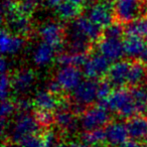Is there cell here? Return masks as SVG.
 Returning a JSON list of instances; mask_svg holds the SVG:
<instances>
[{
    "label": "cell",
    "mask_w": 147,
    "mask_h": 147,
    "mask_svg": "<svg viewBox=\"0 0 147 147\" xmlns=\"http://www.w3.org/2000/svg\"><path fill=\"white\" fill-rule=\"evenodd\" d=\"M113 86L108 80H102L98 83V91H97V98L100 102L107 100L111 94L113 93L112 91Z\"/></svg>",
    "instance_id": "4dcf8cb0"
},
{
    "label": "cell",
    "mask_w": 147,
    "mask_h": 147,
    "mask_svg": "<svg viewBox=\"0 0 147 147\" xmlns=\"http://www.w3.org/2000/svg\"><path fill=\"white\" fill-rule=\"evenodd\" d=\"M82 142L90 147H105L107 144L105 130L102 128L91 131H85L82 135Z\"/></svg>",
    "instance_id": "484cf974"
},
{
    "label": "cell",
    "mask_w": 147,
    "mask_h": 147,
    "mask_svg": "<svg viewBox=\"0 0 147 147\" xmlns=\"http://www.w3.org/2000/svg\"><path fill=\"white\" fill-rule=\"evenodd\" d=\"M138 143L139 142H137V141L130 140V141H126V142L121 144L120 146H118V147H137L138 146Z\"/></svg>",
    "instance_id": "ab89813d"
},
{
    "label": "cell",
    "mask_w": 147,
    "mask_h": 147,
    "mask_svg": "<svg viewBox=\"0 0 147 147\" xmlns=\"http://www.w3.org/2000/svg\"><path fill=\"white\" fill-rule=\"evenodd\" d=\"M0 69H1V74H6L7 69H8V63L4 57H2L0 61Z\"/></svg>",
    "instance_id": "f35d334b"
},
{
    "label": "cell",
    "mask_w": 147,
    "mask_h": 147,
    "mask_svg": "<svg viewBox=\"0 0 147 147\" xmlns=\"http://www.w3.org/2000/svg\"><path fill=\"white\" fill-rule=\"evenodd\" d=\"M125 33V29L124 26L121 25L120 22H113L111 25H109L108 27L104 28L103 31V35L102 36L105 37H109V38H117V39H121L122 35Z\"/></svg>",
    "instance_id": "f1b7e54d"
},
{
    "label": "cell",
    "mask_w": 147,
    "mask_h": 147,
    "mask_svg": "<svg viewBox=\"0 0 147 147\" xmlns=\"http://www.w3.org/2000/svg\"><path fill=\"white\" fill-rule=\"evenodd\" d=\"M100 105L104 106L109 111L115 112L120 117L129 119L138 115L137 109L133 102L131 91L126 88H119L113 91L111 96L107 100L100 102Z\"/></svg>",
    "instance_id": "6da1fadb"
},
{
    "label": "cell",
    "mask_w": 147,
    "mask_h": 147,
    "mask_svg": "<svg viewBox=\"0 0 147 147\" xmlns=\"http://www.w3.org/2000/svg\"><path fill=\"white\" fill-rule=\"evenodd\" d=\"M130 91L138 114L145 113L147 109V87L139 85L136 87H132Z\"/></svg>",
    "instance_id": "4316f807"
},
{
    "label": "cell",
    "mask_w": 147,
    "mask_h": 147,
    "mask_svg": "<svg viewBox=\"0 0 147 147\" xmlns=\"http://www.w3.org/2000/svg\"><path fill=\"white\" fill-rule=\"evenodd\" d=\"M55 147H67V145L65 144L63 142H57V144L55 145Z\"/></svg>",
    "instance_id": "f6af8a7d"
},
{
    "label": "cell",
    "mask_w": 147,
    "mask_h": 147,
    "mask_svg": "<svg viewBox=\"0 0 147 147\" xmlns=\"http://www.w3.org/2000/svg\"><path fill=\"white\" fill-rule=\"evenodd\" d=\"M110 122V111L100 104L98 106L89 107L81 114L80 123L85 131L100 129L103 126H107Z\"/></svg>",
    "instance_id": "277c9868"
},
{
    "label": "cell",
    "mask_w": 147,
    "mask_h": 147,
    "mask_svg": "<svg viewBox=\"0 0 147 147\" xmlns=\"http://www.w3.org/2000/svg\"><path fill=\"white\" fill-rule=\"evenodd\" d=\"M105 135H106L107 144L111 147H118L127 141L129 137L126 123L121 121H111L105 127Z\"/></svg>",
    "instance_id": "4fadbf2b"
},
{
    "label": "cell",
    "mask_w": 147,
    "mask_h": 147,
    "mask_svg": "<svg viewBox=\"0 0 147 147\" xmlns=\"http://www.w3.org/2000/svg\"><path fill=\"white\" fill-rule=\"evenodd\" d=\"M125 34L147 38V16H140L124 25Z\"/></svg>",
    "instance_id": "d4e9b609"
},
{
    "label": "cell",
    "mask_w": 147,
    "mask_h": 147,
    "mask_svg": "<svg viewBox=\"0 0 147 147\" xmlns=\"http://www.w3.org/2000/svg\"><path fill=\"white\" fill-rule=\"evenodd\" d=\"M43 5L49 9H57L65 0H42Z\"/></svg>",
    "instance_id": "74e56055"
},
{
    "label": "cell",
    "mask_w": 147,
    "mask_h": 147,
    "mask_svg": "<svg viewBox=\"0 0 147 147\" xmlns=\"http://www.w3.org/2000/svg\"><path fill=\"white\" fill-rule=\"evenodd\" d=\"M145 82H146V85H147V71H146V77H145Z\"/></svg>",
    "instance_id": "c3c4849f"
},
{
    "label": "cell",
    "mask_w": 147,
    "mask_h": 147,
    "mask_svg": "<svg viewBox=\"0 0 147 147\" xmlns=\"http://www.w3.org/2000/svg\"><path fill=\"white\" fill-rule=\"evenodd\" d=\"M147 65H145L141 61H135L131 63L130 71L128 75V84L131 87H136L142 84L145 81L147 71Z\"/></svg>",
    "instance_id": "603a6c76"
},
{
    "label": "cell",
    "mask_w": 147,
    "mask_h": 147,
    "mask_svg": "<svg viewBox=\"0 0 147 147\" xmlns=\"http://www.w3.org/2000/svg\"><path fill=\"white\" fill-rule=\"evenodd\" d=\"M97 51L100 55L114 63L121 61V59L125 55L123 41L117 38L102 36L97 43Z\"/></svg>",
    "instance_id": "9c48e42d"
},
{
    "label": "cell",
    "mask_w": 147,
    "mask_h": 147,
    "mask_svg": "<svg viewBox=\"0 0 147 147\" xmlns=\"http://www.w3.org/2000/svg\"><path fill=\"white\" fill-rule=\"evenodd\" d=\"M89 57L87 53H75L69 51L61 53L57 57V63L61 67H84Z\"/></svg>",
    "instance_id": "7402d4cb"
},
{
    "label": "cell",
    "mask_w": 147,
    "mask_h": 147,
    "mask_svg": "<svg viewBox=\"0 0 147 147\" xmlns=\"http://www.w3.org/2000/svg\"><path fill=\"white\" fill-rule=\"evenodd\" d=\"M34 117L41 127H49L55 122V115L53 111L35 109Z\"/></svg>",
    "instance_id": "83f0119b"
},
{
    "label": "cell",
    "mask_w": 147,
    "mask_h": 147,
    "mask_svg": "<svg viewBox=\"0 0 147 147\" xmlns=\"http://www.w3.org/2000/svg\"><path fill=\"white\" fill-rule=\"evenodd\" d=\"M145 11L143 0H114L115 18L120 23H129Z\"/></svg>",
    "instance_id": "5b68a950"
},
{
    "label": "cell",
    "mask_w": 147,
    "mask_h": 147,
    "mask_svg": "<svg viewBox=\"0 0 147 147\" xmlns=\"http://www.w3.org/2000/svg\"><path fill=\"white\" fill-rule=\"evenodd\" d=\"M55 13L59 18L63 21H73L80 16L81 7L77 6L76 4L65 0L57 9Z\"/></svg>",
    "instance_id": "cb8c5ba5"
},
{
    "label": "cell",
    "mask_w": 147,
    "mask_h": 147,
    "mask_svg": "<svg viewBox=\"0 0 147 147\" xmlns=\"http://www.w3.org/2000/svg\"><path fill=\"white\" fill-rule=\"evenodd\" d=\"M16 109L17 107L15 102L9 100V99L2 100V103H1V120H5L7 117L11 116Z\"/></svg>",
    "instance_id": "1f68e13d"
},
{
    "label": "cell",
    "mask_w": 147,
    "mask_h": 147,
    "mask_svg": "<svg viewBox=\"0 0 147 147\" xmlns=\"http://www.w3.org/2000/svg\"><path fill=\"white\" fill-rule=\"evenodd\" d=\"M126 127L128 134L132 140L142 141L147 139V117L141 114L135 115L127 119Z\"/></svg>",
    "instance_id": "9a60e30c"
},
{
    "label": "cell",
    "mask_w": 147,
    "mask_h": 147,
    "mask_svg": "<svg viewBox=\"0 0 147 147\" xmlns=\"http://www.w3.org/2000/svg\"><path fill=\"white\" fill-rule=\"evenodd\" d=\"M139 61H141L145 65H147V45H146V47H145L144 51H143L142 55L139 57Z\"/></svg>",
    "instance_id": "b9f144b4"
},
{
    "label": "cell",
    "mask_w": 147,
    "mask_h": 147,
    "mask_svg": "<svg viewBox=\"0 0 147 147\" xmlns=\"http://www.w3.org/2000/svg\"><path fill=\"white\" fill-rule=\"evenodd\" d=\"M35 81V74L31 69H20L11 79L12 89L17 93H24L32 86Z\"/></svg>",
    "instance_id": "e0dca14e"
},
{
    "label": "cell",
    "mask_w": 147,
    "mask_h": 147,
    "mask_svg": "<svg viewBox=\"0 0 147 147\" xmlns=\"http://www.w3.org/2000/svg\"><path fill=\"white\" fill-rule=\"evenodd\" d=\"M83 74L78 67H61L55 75V80L65 92H73L82 83Z\"/></svg>",
    "instance_id": "30bf717a"
},
{
    "label": "cell",
    "mask_w": 147,
    "mask_h": 147,
    "mask_svg": "<svg viewBox=\"0 0 147 147\" xmlns=\"http://www.w3.org/2000/svg\"><path fill=\"white\" fill-rule=\"evenodd\" d=\"M41 147H55L57 144V135L53 131L47 130L41 135Z\"/></svg>",
    "instance_id": "e575fe53"
},
{
    "label": "cell",
    "mask_w": 147,
    "mask_h": 147,
    "mask_svg": "<svg viewBox=\"0 0 147 147\" xmlns=\"http://www.w3.org/2000/svg\"><path fill=\"white\" fill-rule=\"evenodd\" d=\"M41 135L33 134L26 136L18 143L20 147H41Z\"/></svg>",
    "instance_id": "836d02e7"
},
{
    "label": "cell",
    "mask_w": 147,
    "mask_h": 147,
    "mask_svg": "<svg viewBox=\"0 0 147 147\" xmlns=\"http://www.w3.org/2000/svg\"><path fill=\"white\" fill-rule=\"evenodd\" d=\"M23 36L10 32L6 29H2L0 33V47L3 55H15L24 45Z\"/></svg>",
    "instance_id": "5bb4252c"
},
{
    "label": "cell",
    "mask_w": 147,
    "mask_h": 147,
    "mask_svg": "<svg viewBox=\"0 0 147 147\" xmlns=\"http://www.w3.org/2000/svg\"><path fill=\"white\" fill-rule=\"evenodd\" d=\"M67 147H90L89 145L85 144L84 142H77V141H73V142H71L69 145H67Z\"/></svg>",
    "instance_id": "60d3db41"
},
{
    "label": "cell",
    "mask_w": 147,
    "mask_h": 147,
    "mask_svg": "<svg viewBox=\"0 0 147 147\" xmlns=\"http://www.w3.org/2000/svg\"><path fill=\"white\" fill-rule=\"evenodd\" d=\"M12 88L10 77L7 74H1V83H0V94H1V100L8 99L9 90Z\"/></svg>",
    "instance_id": "d6a6232c"
},
{
    "label": "cell",
    "mask_w": 147,
    "mask_h": 147,
    "mask_svg": "<svg viewBox=\"0 0 147 147\" xmlns=\"http://www.w3.org/2000/svg\"><path fill=\"white\" fill-rule=\"evenodd\" d=\"M15 103H16L17 110L19 111V113H29L30 109L33 107V103L27 99H19Z\"/></svg>",
    "instance_id": "d590c367"
},
{
    "label": "cell",
    "mask_w": 147,
    "mask_h": 147,
    "mask_svg": "<svg viewBox=\"0 0 147 147\" xmlns=\"http://www.w3.org/2000/svg\"><path fill=\"white\" fill-rule=\"evenodd\" d=\"M40 125L30 113H19L10 129V139L12 142L19 143L24 137L38 134Z\"/></svg>",
    "instance_id": "7a4b0ae2"
},
{
    "label": "cell",
    "mask_w": 147,
    "mask_h": 147,
    "mask_svg": "<svg viewBox=\"0 0 147 147\" xmlns=\"http://www.w3.org/2000/svg\"><path fill=\"white\" fill-rule=\"evenodd\" d=\"M144 7H145V11L147 12V0H144Z\"/></svg>",
    "instance_id": "7dc6e473"
},
{
    "label": "cell",
    "mask_w": 147,
    "mask_h": 147,
    "mask_svg": "<svg viewBox=\"0 0 147 147\" xmlns=\"http://www.w3.org/2000/svg\"><path fill=\"white\" fill-rule=\"evenodd\" d=\"M61 97L53 94L47 90H41L35 94L34 98L32 100L33 107L35 109L40 110H49L53 111L55 109H59L61 103Z\"/></svg>",
    "instance_id": "2e32d148"
},
{
    "label": "cell",
    "mask_w": 147,
    "mask_h": 147,
    "mask_svg": "<svg viewBox=\"0 0 147 147\" xmlns=\"http://www.w3.org/2000/svg\"><path fill=\"white\" fill-rule=\"evenodd\" d=\"M97 91H98V82L92 79H87L82 81L80 85L73 91L74 103L83 106L93 104L95 100H97Z\"/></svg>",
    "instance_id": "52a82bcc"
},
{
    "label": "cell",
    "mask_w": 147,
    "mask_h": 147,
    "mask_svg": "<svg viewBox=\"0 0 147 147\" xmlns=\"http://www.w3.org/2000/svg\"><path fill=\"white\" fill-rule=\"evenodd\" d=\"M137 147H147V144H145V143H138V146Z\"/></svg>",
    "instance_id": "bcb514c9"
},
{
    "label": "cell",
    "mask_w": 147,
    "mask_h": 147,
    "mask_svg": "<svg viewBox=\"0 0 147 147\" xmlns=\"http://www.w3.org/2000/svg\"><path fill=\"white\" fill-rule=\"evenodd\" d=\"M55 123L61 129L67 132H74L78 128L76 114L69 109H59L55 114Z\"/></svg>",
    "instance_id": "44dd1931"
},
{
    "label": "cell",
    "mask_w": 147,
    "mask_h": 147,
    "mask_svg": "<svg viewBox=\"0 0 147 147\" xmlns=\"http://www.w3.org/2000/svg\"><path fill=\"white\" fill-rule=\"evenodd\" d=\"M38 2L39 0H20L17 4L18 13L29 17L33 13V11L36 9Z\"/></svg>",
    "instance_id": "f546056e"
},
{
    "label": "cell",
    "mask_w": 147,
    "mask_h": 147,
    "mask_svg": "<svg viewBox=\"0 0 147 147\" xmlns=\"http://www.w3.org/2000/svg\"><path fill=\"white\" fill-rule=\"evenodd\" d=\"M39 35L42 41L53 45L57 51L63 47L65 30L59 23L49 21L39 27Z\"/></svg>",
    "instance_id": "8fae6325"
},
{
    "label": "cell",
    "mask_w": 147,
    "mask_h": 147,
    "mask_svg": "<svg viewBox=\"0 0 147 147\" xmlns=\"http://www.w3.org/2000/svg\"><path fill=\"white\" fill-rule=\"evenodd\" d=\"M55 51L57 49L53 45L42 41L35 47L33 53V61L38 67H45L49 65L55 59Z\"/></svg>",
    "instance_id": "d6986e66"
},
{
    "label": "cell",
    "mask_w": 147,
    "mask_h": 147,
    "mask_svg": "<svg viewBox=\"0 0 147 147\" xmlns=\"http://www.w3.org/2000/svg\"><path fill=\"white\" fill-rule=\"evenodd\" d=\"M47 90L49 91L51 93H53V94L57 95V96H59V95L61 94V92H63V89H61V87L59 86V83L57 82V80L51 81V82L47 84Z\"/></svg>",
    "instance_id": "8d00e7d4"
},
{
    "label": "cell",
    "mask_w": 147,
    "mask_h": 147,
    "mask_svg": "<svg viewBox=\"0 0 147 147\" xmlns=\"http://www.w3.org/2000/svg\"><path fill=\"white\" fill-rule=\"evenodd\" d=\"M110 67V61L108 59L103 57L99 53H94L89 57L88 61L83 67V73L86 78L96 80V79L107 76Z\"/></svg>",
    "instance_id": "ba28073f"
},
{
    "label": "cell",
    "mask_w": 147,
    "mask_h": 147,
    "mask_svg": "<svg viewBox=\"0 0 147 147\" xmlns=\"http://www.w3.org/2000/svg\"><path fill=\"white\" fill-rule=\"evenodd\" d=\"M102 28L95 24L87 16H79L71 22L67 29V37H82L91 42L93 41L97 42L102 37Z\"/></svg>",
    "instance_id": "3957f363"
},
{
    "label": "cell",
    "mask_w": 147,
    "mask_h": 147,
    "mask_svg": "<svg viewBox=\"0 0 147 147\" xmlns=\"http://www.w3.org/2000/svg\"><path fill=\"white\" fill-rule=\"evenodd\" d=\"M145 114H146V115H145V116L147 117V109H146V111H145Z\"/></svg>",
    "instance_id": "681fc988"
},
{
    "label": "cell",
    "mask_w": 147,
    "mask_h": 147,
    "mask_svg": "<svg viewBox=\"0 0 147 147\" xmlns=\"http://www.w3.org/2000/svg\"><path fill=\"white\" fill-rule=\"evenodd\" d=\"M87 17L101 28H106L114 22V1L98 0L88 8Z\"/></svg>",
    "instance_id": "8992f818"
},
{
    "label": "cell",
    "mask_w": 147,
    "mask_h": 147,
    "mask_svg": "<svg viewBox=\"0 0 147 147\" xmlns=\"http://www.w3.org/2000/svg\"><path fill=\"white\" fill-rule=\"evenodd\" d=\"M7 24L10 28V32L18 34L24 37L31 32V23L28 16H25L20 13H16L7 19Z\"/></svg>",
    "instance_id": "ffe728a7"
},
{
    "label": "cell",
    "mask_w": 147,
    "mask_h": 147,
    "mask_svg": "<svg viewBox=\"0 0 147 147\" xmlns=\"http://www.w3.org/2000/svg\"><path fill=\"white\" fill-rule=\"evenodd\" d=\"M2 147H20V146L16 145V143H14V142H12V141H10V142H4L2 144Z\"/></svg>",
    "instance_id": "ee69618b"
},
{
    "label": "cell",
    "mask_w": 147,
    "mask_h": 147,
    "mask_svg": "<svg viewBox=\"0 0 147 147\" xmlns=\"http://www.w3.org/2000/svg\"><path fill=\"white\" fill-rule=\"evenodd\" d=\"M147 41L144 38L134 35H126L125 39L123 40L124 45V53L125 55L131 59H138L146 47Z\"/></svg>",
    "instance_id": "ac0fdd59"
},
{
    "label": "cell",
    "mask_w": 147,
    "mask_h": 147,
    "mask_svg": "<svg viewBox=\"0 0 147 147\" xmlns=\"http://www.w3.org/2000/svg\"><path fill=\"white\" fill-rule=\"evenodd\" d=\"M67 1H69V2L74 3V4H76L77 6H84L85 4H86L87 0H67Z\"/></svg>",
    "instance_id": "7bdbcfd3"
},
{
    "label": "cell",
    "mask_w": 147,
    "mask_h": 147,
    "mask_svg": "<svg viewBox=\"0 0 147 147\" xmlns=\"http://www.w3.org/2000/svg\"><path fill=\"white\" fill-rule=\"evenodd\" d=\"M131 63L128 61H118L111 65L108 73L107 80L116 89L124 88L128 84V75L130 71Z\"/></svg>",
    "instance_id": "7c38bea8"
}]
</instances>
